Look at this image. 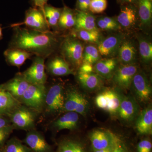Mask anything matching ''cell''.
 <instances>
[{
    "label": "cell",
    "instance_id": "cell-1",
    "mask_svg": "<svg viewBox=\"0 0 152 152\" xmlns=\"http://www.w3.org/2000/svg\"><path fill=\"white\" fill-rule=\"evenodd\" d=\"M13 28L9 48L21 49L44 58L51 56L56 48L58 40L51 31L43 32L20 26Z\"/></svg>",
    "mask_w": 152,
    "mask_h": 152
},
{
    "label": "cell",
    "instance_id": "cell-2",
    "mask_svg": "<svg viewBox=\"0 0 152 152\" xmlns=\"http://www.w3.org/2000/svg\"><path fill=\"white\" fill-rule=\"evenodd\" d=\"M84 48L80 39L73 36L66 37L61 45L63 58L69 64L80 67L83 62Z\"/></svg>",
    "mask_w": 152,
    "mask_h": 152
},
{
    "label": "cell",
    "instance_id": "cell-3",
    "mask_svg": "<svg viewBox=\"0 0 152 152\" xmlns=\"http://www.w3.org/2000/svg\"><path fill=\"white\" fill-rule=\"evenodd\" d=\"M23 25H24L28 28L39 31L45 32L50 31V28L42 11L33 7L26 11L23 21L14 24L12 26L14 28Z\"/></svg>",
    "mask_w": 152,
    "mask_h": 152
},
{
    "label": "cell",
    "instance_id": "cell-4",
    "mask_svg": "<svg viewBox=\"0 0 152 152\" xmlns=\"http://www.w3.org/2000/svg\"><path fill=\"white\" fill-rule=\"evenodd\" d=\"M46 92L45 85L30 84L20 100L27 107L40 111L45 104Z\"/></svg>",
    "mask_w": 152,
    "mask_h": 152
},
{
    "label": "cell",
    "instance_id": "cell-5",
    "mask_svg": "<svg viewBox=\"0 0 152 152\" xmlns=\"http://www.w3.org/2000/svg\"><path fill=\"white\" fill-rule=\"evenodd\" d=\"M8 117L15 129L31 130L34 127L35 115L31 110L24 106H18Z\"/></svg>",
    "mask_w": 152,
    "mask_h": 152
},
{
    "label": "cell",
    "instance_id": "cell-6",
    "mask_svg": "<svg viewBox=\"0 0 152 152\" xmlns=\"http://www.w3.org/2000/svg\"><path fill=\"white\" fill-rule=\"evenodd\" d=\"M66 94L62 111L86 115L89 108V103L84 96L75 89L68 90Z\"/></svg>",
    "mask_w": 152,
    "mask_h": 152
},
{
    "label": "cell",
    "instance_id": "cell-7",
    "mask_svg": "<svg viewBox=\"0 0 152 152\" xmlns=\"http://www.w3.org/2000/svg\"><path fill=\"white\" fill-rule=\"evenodd\" d=\"M45 58L36 56L31 65L21 74L26 80L31 84L45 85L47 77L45 70Z\"/></svg>",
    "mask_w": 152,
    "mask_h": 152
},
{
    "label": "cell",
    "instance_id": "cell-8",
    "mask_svg": "<svg viewBox=\"0 0 152 152\" xmlns=\"http://www.w3.org/2000/svg\"><path fill=\"white\" fill-rule=\"evenodd\" d=\"M62 84L57 83L52 86L46 92L45 104L48 111L55 113L62 111L65 96Z\"/></svg>",
    "mask_w": 152,
    "mask_h": 152
},
{
    "label": "cell",
    "instance_id": "cell-9",
    "mask_svg": "<svg viewBox=\"0 0 152 152\" xmlns=\"http://www.w3.org/2000/svg\"><path fill=\"white\" fill-rule=\"evenodd\" d=\"M137 66L133 64H122L114 73V83L123 89H128L132 86L133 79L137 72Z\"/></svg>",
    "mask_w": 152,
    "mask_h": 152
},
{
    "label": "cell",
    "instance_id": "cell-10",
    "mask_svg": "<svg viewBox=\"0 0 152 152\" xmlns=\"http://www.w3.org/2000/svg\"><path fill=\"white\" fill-rule=\"evenodd\" d=\"M132 86L136 97L140 102L146 103L150 100L152 96L151 87L144 74L137 72Z\"/></svg>",
    "mask_w": 152,
    "mask_h": 152
},
{
    "label": "cell",
    "instance_id": "cell-11",
    "mask_svg": "<svg viewBox=\"0 0 152 152\" xmlns=\"http://www.w3.org/2000/svg\"><path fill=\"white\" fill-rule=\"evenodd\" d=\"M23 142L33 152H53V148L48 143L44 136L34 130L27 133Z\"/></svg>",
    "mask_w": 152,
    "mask_h": 152
},
{
    "label": "cell",
    "instance_id": "cell-12",
    "mask_svg": "<svg viewBox=\"0 0 152 152\" xmlns=\"http://www.w3.org/2000/svg\"><path fill=\"white\" fill-rule=\"evenodd\" d=\"M116 139L113 134L101 130L93 131L90 135V140L94 150L103 149L112 146Z\"/></svg>",
    "mask_w": 152,
    "mask_h": 152
},
{
    "label": "cell",
    "instance_id": "cell-13",
    "mask_svg": "<svg viewBox=\"0 0 152 152\" xmlns=\"http://www.w3.org/2000/svg\"><path fill=\"white\" fill-rule=\"evenodd\" d=\"M30 84L20 74L2 86L6 91L9 92L15 99L19 100Z\"/></svg>",
    "mask_w": 152,
    "mask_h": 152
},
{
    "label": "cell",
    "instance_id": "cell-14",
    "mask_svg": "<svg viewBox=\"0 0 152 152\" xmlns=\"http://www.w3.org/2000/svg\"><path fill=\"white\" fill-rule=\"evenodd\" d=\"M46 67L49 72L54 76H66L74 74L69 65L63 57L53 58L47 63Z\"/></svg>",
    "mask_w": 152,
    "mask_h": 152
},
{
    "label": "cell",
    "instance_id": "cell-15",
    "mask_svg": "<svg viewBox=\"0 0 152 152\" xmlns=\"http://www.w3.org/2000/svg\"><path fill=\"white\" fill-rule=\"evenodd\" d=\"M20 105V101L0 85V114L8 116L14 110Z\"/></svg>",
    "mask_w": 152,
    "mask_h": 152
},
{
    "label": "cell",
    "instance_id": "cell-16",
    "mask_svg": "<svg viewBox=\"0 0 152 152\" xmlns=\"http://www.w3.org/2000/svg\"><path fill=\"white\" fill-rule=\"evenodd\" d=\"M122 41L121 36H110L99 44L98 50L101 56L107 57L113 56L117 51H118Z\"/></svg>",
    "mask_w": 152,
    "mask_h": 152
},
{
    "label": "cell",
    "instance_id": "cell-17",
    "mask_svg": "<svg viewBox=\"0 0 152 152\" xmlns=\"http://www.w3.org/2000/svg\"><path fill=\"white\" fill-rule=\"evenodd\" d=\"M4 56L8 64L20 67L33 55L21 49L9 48L4 53Z\"/></svg>",
    "mask_w": 152,
    "mask_h": 152
},
{
    "label": "cell",
    "instance_id": "cell-18",
    "mask_svg": "<svg viewBox=\"0 0 152 152\" xmlns=\"http://www.w3.org/2000/svg\"><path fill=\"white\" fill-rule=\"evenodd\" d=\"M138 112V107L132 98H125L121 101L118 113L122 119L131 121L134 118Z\"/></svg>",
    "mask_w": 152,
    "mask_h": 152
},
{
    "label": "cell",
    "instance_id": "cell-19",
    "mask_svg": "<svg viewBox=\"0 0 152 152\" xmlns=\"http://www.w3.org/2000/svg\"><path fill=\"white\" fill-rule=\"evenodd\" d=\"M79 120L78 114L75 112H68L55 121L53 126L57 131L74 130L77 126Z\"/></svg>",
    "mask_w": 152,
    "mask_h": 152
},
{
    "label": "cell",
    "instance_id": "cell-20",
    "mask_svg": "<svg viewBox=\"0 0 152 152\" xmlns=\"http://www.w3.org/2000/svg\"><path fill=\"white\" fill-rule=\"evenodd\" d=\"M75 29L84 30H98L96 26L94 16L88 12L76 10V23Z\"/></svg>",
    "mask_w": 152,
    "mask_h": 152
},
{
    "label": "cell",
    "instance_id": "cell-21",
    "mask_svg": "<svg viewBox=\"0 0 152 152\" xmlns=\"http://www.w3.org/2000/svg\"><path fill=\"white\" fill-rule=\"evenodd\" d=\"M136 127L141 134H152L151 107L145 109L141 112L136 121Z\"/></svg>",
    "mask_w": 152,
    "mask_h": 152
},
{
    "label": "cell",
    "instance_id": "cell-22",
    "mask_svg": "<svg viewBox=\"0 0 152 152\" xmlns=\"http://www.w3.org/2000/svg\"><path fill=\"white\" fill-rule=\"evenodd\" d=\"M120 61L123 64H131L136 58V50L132 42L122 41L118 50Z\"/></svg>",
    "mask_w": 152,
    "mask_h": 152
},
{
    "label": "cell",
    "instance_id": "cell-23",
    "mask_svg": "<svg viewBox=\"0 0 152 152\" xmlns=\"http://www.w3.org/2000/svg\"><path fill=\"white\" fill-rule=\"evenodd\" d=\"M117 63V60L113 58L100 60L95 64L94 69L101 77H110L116 70Z\"/></svg>",
    "mask_w": 152,
    "mask_h": 152
},
{
    "label": "cell",
    "instance_id": "cell-24",
    "mask_svg": "<svg viewBox=\"0 0 152 152\" xmlns=\"http://www.w3.org/2000/svg\"><path fill=\"white\" fill-rule=\"evenodd\" d=\"M135 10L132 6H125L121 9L119 15L117 18V21L119 24L125 28H130L135 23L136 17Z\"/></svg>",
    "mask_w": 152,
    "mask_h": 152
},
{
    "label": "cell",
    "instance_id": "cell-25",
    "mask_svg": "<svg viewBox=\"0 0 152 152\" xmlns=\"http://www.w3.org/2000/svg\"><path fill=\"white\" fill-rule=\"evenodd\" d=\"M78 79L82 86L87 90L97 89L102 84L100 76L93 72L83 73L79 72Z\"/></svg>",
    "mask_w": 152,
    "mask_h": 152
},
{
    "label": "cell",
    "instance_id": "cell-26",
    "mask_svg": "<svg viewBox=\"0 0 152 152\" xmlns=\"http://www.w3.org/2000/svg\"><path fill=\"white\" fill-rule=\"evenodd\" d=\"M76 23V11L64 6L60 17L58 27L61 29H69L75 27Z\"/></svg>",
    "mask_w": 152,
    "mask_h": 152
},
{
    "label": "cell",
    "instance_id": "cell-27",
    "mask_svg": "<svg viewBox=\"0 0 152 152\" xmlns=\"http://www.w3.org/2000/svg\"><path fill=\"white\" fill-rule=\"evenodd\" d=\"M138 14L144 26H149L152 18V0H138Z\"/></svg>",
    "mask_w": 152,
    "mask_h": 152
},
{
    "label": "cell",
    "instance_id": "cell-28",
    "mask_svg": "<svg viewBox=\"0 0 152 152\" xmlns=\"http://www.w3.org/2000/svg\"><path fill=\"white\" fill-rule=\"evenodd\" d=\"M103 92L106 98L105 111L111 114L118 113L121 101L118 94L112 90H106Z\"/></svg>",
    "mask_w": 152,
    "mask_h": 152
},
{
    "label": "cell",
    "instance_id": "cell-29",
    "mask_svg": "<svg viewBox=\"0 0 152 152\" xmlns=\"http://www.w3.org/2000/svg\"><path fill=\"white\" fill-rule=\"evenodd\" d=\"M62 9L56 8L48 4L44 7L43 13L50 28L58 27Z\"/></svg>",
    "mask_w": 152,
    "mask_h": 152
},
{
    "label": "cell",
    "instance_id": "cell-30",
    "mask_svg": "<svg viewBox=\"0 0 152 152\" xmlns=\"http://www.w3.org/2000/svg\"><path fill=\"white\" fill-rule=\"evenodd\" d=\"M4 152H33L31 149L15 137L8 140L3 147Z\"/></svg>",
    "mask_w": 152,
    "mask_h": 152
},
{
    "label": "cell",
    "instance_id": "cell-31",
    "mask_svg": "<svg viewBox=\"0 0 152 152\" xmlns=\"http://www.w3.org/2000/svg\"><path fill=\"white\" fill-rule=\"evenodd\" d=\"M56 152H85L84 148L80 142L66 139L60 142Z\"/></svg>",
    "mask_w": 152,
    "mask_h": 152
},
{
    "label": "cell",
    "instance_id": "cell-32",
    "mask_svg": "<svg viewBox=\"0 0 152 152\" xmlns=\"http://www.w3.org/2000/svg\"><path fill=\"white\" fill-rule=\"evenodd\" d=\"M72 34V36L79 39L91 43L98 42L100 37V34L98 30L75 29Z\"/></svg>",
    "mask_w": 152,
    "mask_h": 152
},
{
    "label": "cell",
    "instance_id": "cell-33",
    "mask_svg": "<svg viewBox=\"0 0 152 152\" xmlns=\"http://www.w3.org/2000/svg\"><path fill=\"white\" fill-rule=\"evenodd\" d=\"M83 63L93 65L101 59V55L97 48L95 46L89 45L85 47L83 53Z\"/></svg>",
    "mask_w": 152,
    "mask_h": 152
},
{
    "label": "cell",
    "instance_id": "cell-34",
    "mask_svg": "<svg viewBox=\"0 0 152 152\" xmlns=\"http://www.w3.org/2000/svg\"><path fill=\"white\" fill-rule=\"evenodd\" d=\"M139 51L144 62L149 63L152 59V44L145 39H139Z\"/></svg>",
    "mask_w": 152,
    "mask_h": 152
},
{
    "label": "cell",
    "instance_id": "cell-35",
    "mask_svg": "<svg viewBox=\"0 0 152 152\" xmlns=\"http://www.w3.org/2000/svg\"><path fill=\"white\" fill-rule=\"evenodd\" d=\"M107 7V0H91L89 11L93 14H101L104 12Z\"/></svg>",
    "mask_w": 152,
    "mask_h": 152
},
{
    "label": "cell",
    "instance_id": "cell-36",
    "mask_svg": "<svg viewBox=\"0 0 152 152\" xmlns=\"http://www.w3.org/2000/svg\"><path fill=\"white\" fill-rule=\"evenodd\" d=\"M15 127L11 124L0 129V146L4 147Z\"/></svg>",
    "mask_w": 152,
    "mask_h": 152
},
{
    "label": "cell",
    "instance_id": "cell-37",
    "mask_svg": "<svg viewBox=\"0 0 152 152\" xmlns=\"http://www.w3.org/2000/svg\"><path fill=\"white\" fill-rule=\"evenodd\" d=\"M152 149L151 142L148 140H142L138 144V152H151Z\"/></svg>",
    "mask_w": 152,
    "mask_h": 152
},
{
    "label": "cell",
    "instance_id": "cell-38",
    "mask_svg": "<svg viewBox=\"0 0 152 152\" xmlns=\"http://www.w3.org/2000/svg\"><path fill=\"white\" fill-rule=\"evenodd\" d=\"M91 0H77L76 10L81 12H88Z\"/></svg>",
    "mask_w": 152,
    "mask_h": 152
},
{
    "label": "cell",
    "instance_id": "cell-39",
    "mask_svg": "<svg viewBox=\"0 0 152 152\" xmlns=\"http://www.w3.org/2000/svg\"><path fill=\"white\" fill-rule=\"evenodd\" d=\"M97 25L101 29L104 30H117L118 29L113 26L112 25L109 24L107 23V22L104 21L102 18H100L98 20Z\"/></svg>",
    "mask_w": 152,
    "mask_h": 152
},
{
    "label": "cell",
    "instance_id": "cell-40",
    "mask_svg": "<svg viewBox=\"0 0 152 152\" xmlns=\"http://www.w3.org/2000/svg\"><path fill=\"white\" fill-rule=\"evenodd\" d=\"M48 0H31L33 7L37 8L41 10L43 12L44 8L48 4Z\"/></svg>",
    "mask_w": 152,
    "mask_h": 152
},
{
    "label": "cell",
    "instance_id": "cell-41",
    "mask_svg": "<svg viewBox=\"0 0 152 152\" xmlns=\"http://www.w3.org/2000/svg\"><path fill=\"white\" fill-rule=\"evenodd\" d=\"M94 70L93 65L88 63H83L80 67L79 72L83 73H92Z\"/></svg>",
    "mask_w": 152,
    "mask_h": 152
},
{
    "label": "cell",
    "instance_id": "cell-42",
    "mask_svg": "<svg viewBox=\"0 0 152 152\" xmlns=\"http://www.w3.org/2000/svg\"><path fill=\"white\" fill-rule=\"evenodd\" d=\"M113 152H128L126 148L118 139H116L115 142V149Z\"/></svg>",
    "mask_w": 152,
    "mask_h": 152
},
{
    "label": "cell",
    "instance_id": "cell-43",
    "mask_svg": "<svg viewBox=\"0 0 152 152\" xmlns=\"http://www.w3.org/2000/svg\"><path fill=\"white\" fill-rule=\"evenodd\" d=\"M10 124V119L6 117V115L0 114V129L9 126Z\"/></svg>",
    "mask_w": 152,
    "mask_h": 152
},
{
    "label": "cell",
    "instance_id": "cell-44",
    "mask_svg": "<svg viewBox=\"0 0 152 152\" xmlns=\"http://www.w3.org/2000/svg\"><path fill=\"white\" fill-rule=\"evenodd\" d=\"M115 143L113 145L109 147V148H107L103 149L101 150L93 149V151H94V152H113L114 149H115Z\"/></svg>",
    "mask_w": 152,
    "mask_h": 152
},
{
    "label": "cell",
    "instance_id": "cell-45",
    "mask_svg": "<svg viewBox=\"0 0 152 152\" xmlns=\"http://www.w3.org/2000/svg\"><path fill=\"white\" fill-rule=\"evenodd\" d=\"M124 2L126 3H129V4H132L134 3L137 0H122Z\"/></svg>",
    "mask_w": 152,
    "mask_h": 152
},
{
    "label": "cell",
    "instance_id": "cell-46",
    "mask_svg": "<svg viewBox=\"0 0 152 152\" xmlns=\"http://www.w3.org/2000/svg\"><path fill=\"white\" fill-rule=\"evenodd\" d=\"M3 38V33H2V28L0 26V39H1Z\"/></svg>",
    "mask_w": 152,
    "mask_h": 152
},
{
    "label": "cell",
    "instance_id": "cell-47",
    "mask_svg": "<svg viewBox=\"0 0 152 152\" xmlns=\"http://www.w3.org/2000/svg\"><path fill=\"white\" fill-rule=\"evenodd\" d=\"M3 147L0 146V152H4L3 151Z\"/></svg>",
    "mask_w": 152,
    "mask_h": 152
}]
</instances>
